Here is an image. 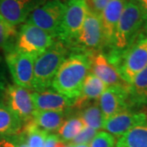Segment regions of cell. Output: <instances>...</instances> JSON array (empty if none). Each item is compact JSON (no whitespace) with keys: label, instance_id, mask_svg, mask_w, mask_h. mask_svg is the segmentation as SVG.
Instances as JSON below:
<instances>
[{"label":"cell","instance_id":"cell-3","mask_svg":"<svg viewBox=\"0 0 147 147\" xmlns=\"http://www.w3.org/2000/svg\"><path fill=\"white\" fill-rule=\"evenodd\" d=\"M68 55V47L57 40L46 52L37 57L34 65L33 89L41 92L51 87L56 74Z\"/></svg>","mask_w":147,"mask_h":147},{"label":"cell","instance_id":"cell-19","mask_svg":"<svg viewBox=\"0 0 147 147\" xmlns=\"http://www.w3.org/2000/svg\"><path fill=\"white\" fill-rule=\"evenodd\" d=\"M23 123L0 96V137H11L21 131Z\"/></svg>","mask_w":147,"mask_h":147},{"label":"cell","instance_id":"cell-34","mask_svg":"<svg viewBox=\"0 0 147 147\" xmlns=\"http://www.w3.org/2000/svg\"><path fill=\"white\" fill-rule=\"evenodd\" d=\"M144 33L147 35V18L145 21V23H144Z\"/></svg>","mask_w":147,"mask_h":147},{"label":"cell","instance_id":"cell-11","mask_svg":"<svg viewBox=\"0 0 147 147\" xmlns=\"http://www.w3.org/2000/svg\"><path fill=\"white\" fill-rule=\"evenodd\" d=\"M128 88L123 87H108L98 99V105L104 119L107 120L116 114L131 109Z\"/></svg>","mask_w":147,"mask_h":147},{"label":"cell","instance_id":"cell-20","mask_svg":"<svg viewBox=\"0 0 147 147\" xmlns=\"http://www.w3.org/2000/svg\"><path fill=\"white\" fill-rule=\"evenodd\" d=\"M131 108L147 105V67L136 76L128 89Z\"/></svg>","mask_w":147,"mask_h":147},{"label":"cell","instance_id":"cell-25","mask_svg":"<svg viewBox=\"0 0 147 147\" xmlns=\"http://www.w3.org/2000/svg\"><path fill=\"white\" fill-rule=\"evenodd\" d=\"M27 143L29 147H43L47 137V132L42 131L30 121L25 127Z\"/></svg>","mask_w":147,"mask_h":147},{"label":"cell","instance_id":"cell-7","mask_svg":"<svg viewBox=\"0 0 147 147\" xmlns=\"http://www.w3.org/2000/svg\"><path fill=\"white\" fill-rule=\"evenodd\" d=\"M105 47V37L100 17L89 10L79 38L71 48L72 53L93 55Z\"/></svg>","mask_w":147,"mask_h":147},{"label":"cell","instance_id":"cell-1","mask_svg":"<svg viewBox=\"0 0 147 147\" xmlns=\"http://www.w3.org/2000/svg\"><path fill=\"white\" fill-rule=\"evenodd\" d=\"M145 21V16L136 0H127L116 27L112 43L108 47V54H105L115 67L136 40Z\"/></svg>","mask_w":147,"mask_h":147},{"label":"cell","instance_id":"cell-16","mask_svg":"<svg viewBox=\"0 0 147 147\" xmlns=\"http://www.w3.org/2000/svg\"><path fill=\"white\" fill-rule=\"evenodd\" d=\"M127 0H110L100 14V21L105 37V47L112 43L116 27Z\"/></svg>","mask_w":147,"mask_h":147},{"label":"cell","instance_id":"cell-14","mask_svg":"<svg viewBox=\"0 0 147 147\" xmlns=\"http://www.w3.org/2000/svg\"><path fill=\"white\" fill-rule=\"evenodd\" d=\"M146 114L129 109L119 112L105 120L103 129L113 136L119 137L133 127L146 123Z\"/></svg>","mask_w":147,"mask_h":147},{"label":"cell","instance_id":"cell-13","mask_svg":"<svg viewBox=\"0 0 147 147\" xmlns=\"http://www.w3.org/2000/svg\"><path fill=\"white\" fill-rule=\"evenodd\" d=\"M91 73L100 79L107 87L129 88V84L122 79L115 66L109 61L105 53H95L91 56Z\"/></svg>","mask_w":147,"mask_h":147},{"label":"cell","instance_id":"cell-15","mask_svg":"<svg viewBox=\"0 0 147 147\" xmlns=\"http://www.w3.org/2000/svg\"><path fill=\"white\" fill-rule=\"evenodd\" d=\"M32 100L36 110L69 111L74 106V99L69 98L54 89H46L41 92H33Z\"/></svg>","mask_w":147,"mask_h":147},{"label":"cell","instance_id":"cell-12","mask_svg":"<svg viewBox=\"0 0 147 147\" xmlns=\"http://www.w3.org/2000/svg\"><path fill=\"white\" fill-rule=\"evenodd\" d=\"M46 0H0V16L16 26L26 21L30 14Z\"/></svg>","mask_w":147,"mask_h":147},{"label":"cell","instance_id":"cell-33","mask_svg":"<svg viewBox=\"0 0 147 147\" xmlns=\"http://www.w3.org/2000/svg\"><path fill=\"white\" fill-rule=\"evenodd\" d=\"M137 4L142 9V13L145 16V19L147 18V0H136Z\"/></svg>","mask_w":147,"mask_h":147},{"label":"cell","instance_id":"cell-22","mask_svg":"<svg viewBox=\"0 0 147 147\" xmlns=\"http://www.w3.org/2000/svg\"><path fill=\"white\" fill-rule=\"evenodd\" d=\"M78 116L83 120L86 127H89L96 131L103 128L105 119L98 105V101L82 108Z\"/></svg>","mask_w":147,"mask_h":147},{"label":"cell","instance_id":"cell-36","mask_svg":"<svg viewBox=\"0 0 147 147\" xmlns=\"http://www.w3.org/2000/svg\"><path fill=\"white\" fill-rule=\"evenodd\" d=\"M0 64H3V61H2V57H1V56H0Z\"/></svg>","mask_w":147,"mask_h":147},{"label":"cell","instance_id":"cell-37","mask_svg":"<svg viewBox=\"0 0 147 147\" xmlns=\"http://www.w3.org/2000/svg\"><path fill=\"white\" fill-rule=\"evenodd\" d=\"M66 147H71V144H69V145H67V146Z\"/></svg>","mask_w":147,"mask_h":147},{"label":"cell","instance_id":"cell-23","mask_svg":"<svg viewBox=\"0 0 147 147\" xmlns=\"http://www.w3.org/2000/svg\"><path fill=\"white\" fill-rule=\"evenodd\" d=\"M17 34L16 27L0 16V49L5 54L16 50Z\"/></svg>","mask_w":147,"mask_h":147},{"label":"cell","instance_id":"cell-29","mask_svg":"<svg viewBox=\"0 0 147 147\" xmlns=\"http://www.w3.org/2000/svg\"><path fill=\"white\" fill-rule=\"evenodd\" d=\"M67 144L63 142L57 135H47L43 147H66Z\"/></svg>","mask_w":147,"mask_h":147},{"label":"cell","instance_id":"cell-5","mask_svg":"<svg viewBox=\"0 0 147 147\" xmlns=\"http://www.w3.org/2000/svg\"><path fill=\"white\" fill-rule=\"evenodd\" d=\"M147 67V35L140 33L128 50L121 57L116 68L122 79L129 85L138 74Z\"/></svg>","mask_w":147,"mask_h":147},{"label":"cell","instance_id":"cell-28","mask_svg":"<svg viewBox=\"0 0 147 147\" xmlns=\"http://www.w3.org/2000/svg\"><path fill=\"white\" fill-rule=\"evenodd\" d=\"M87 4L91 11L100 16L101 12L103 11L105 6L110 2V0H86Z\"/></svg>","mask_w":147,"mask_h":147},{"label":"cell","instance_id":"cell-10","mask_svg":"<svg viewBox=\"0 0 147 147\" xmlns=\"http://www.w3.org/2000/svg\"><path fill=\"white\" fill-rule=\"evenodd\" d=\"M5 59L14 84L28 90L33 89L34 65L36 58L15 50L5 54Z\"/></svg>","mask_w":147,"mask_h":147},{"label":"cell","instance_id":"cell-26","mask_svg":"<svg viewBox=\"0 0 147 147\" xmlns=\"http://www.w3.org/2000/svg\"><path fill=\"white\" fill-rule=\"evenodd\" d=\"M115 137L106 131L96 133L89 143L90 147H115Z\"/></svg>","mask_w":147,"mask_h":147},{"label":"cell","instance_id":"cell-21","mask_svg":"<svg viewBox=\"0 0 147 147\" xmlns=\"http://www.w3.org/2000/svg\"><path fill=\"white\" fill-rule=\"evenodd\" d=\"M115 147H147V124L133 127L119 137Z\"/></svg>","mask_w":147,"mask_h":147},{"label":"cell","instance_id":"cell-24","mask_svg":"<svg viewBox=\"0 0 147 147\" xmlns=\"http://www.w3.org/2000/svg\"><path fill=\"white\" fill-rule=\"evenodd\" d=\"M85 124L79 116L66 118L62 125L58 129V137L63 142H71L84 130Z\"/></svg>","mask_w":147,"mask_h":147},{"label":"cell","instance_id":"cell-27","mask_svg":"<svg viewBox=\"0 0 147 147\" xmlns=\"http://www.w3.org/2000/svg\"><path fill=\"white\" fill-rule=\"evenodd\" d=\"M97 131L89 127H85L84 130L79 133L77 137L72 140L69 144L71 145H88L96 135Z\"/></svg>","mask_w":147,"mask_h":147},{"label":"cell","instance_id":"cell-35","mask_svg":"<svg viewBox=\"0 0 147 147\" xmlns=\"http://www.w3.org/2000/svg\"><path fill=\"white\" fill-rule=\"evenodd\" d=\"M71 147H90L88 145H71Z\"/></svg>","mask_w":147,"mask_h":147},{"label":"cell","instance_id":"cell-31","mask_svg":"<svg viewBox=\"0 0 147 147\" xmlns=\"http://www.w3.org/2000/svg\"><path fill=\"white\" fill-rule=\"evenodd\" d=\"M13 139H14L16 147H29L25 131L21 132L18 135H14Z\"/></svg>","mask_w":147,"mask_h":147},{"label":"cell","instance_id":"cell-18","mask_svg":"<svg viewBox=\"0 0 147 147\" xmlns=\"http://www.w3.org/2000/svg\"><path fill=\"white\" fill-rule=\"evenodd\" d=\"M69 111L36 110L32 122L46 132L58 131L67 118Z\"/></svg>","mask_w":147,"mask_h":147},{"label":"cell","instance_id":"cell-30","mask_svg":"<svg viewBox=\"0 0 147 147\" xmlns=\"http://www.w3.org/2000/svg\"><path fill=\"white\" fill-rule=\"evenodd\" d=\"M7 85H8V82L6 77L5 69L3 64H0V96H2Z\"/></svg>","mask_w":147,"mask_h":147},{"label":"cell","instance_id":"cell-4","mask_svg":"<svg viewBox=\"0 0 147 147\" xmlns=\"http://www.w3.org/2000/svg\"><path fill=\"white\" fill-rule=\"evenodd\" d=\"M65 4L58 40L71 49L79 38L89 8L86 0H68Z\"/></svg>","mask_w":147,"mask_h":147},{"label":"cell","instance_id":"cell-17","mask_svg":"<svg viewBox=\"0 0 147 147\" xmlns=\"http://www.w3.org/2000/svg\"><path fill=\"white\" fill-rule=\"evenodd\" d=\"M108 87L95 74L89 73L85 79L80 95L75 99L74 105L82 109L92 100H98L101 94Z\"/></svg>","mask_w":147,"mask_h":147},{"label":"cell","instance_id":"cell-6","mask_svg":"<svg viewBox=\"0 0 147 147\" xmlns=\"http://www.w3.org/2000/svg\"><path fill=\"white\" fill-rule=\"evenodd\" d=\"M65 4L60 0H48L30 14L29 22L48 33L56 39L59 37Z\"/></svg>","mask_w":147,"mask_h":147},{"label":"cell","instance_id":"cell-8","mask_svg":"<svg viewBox=\"0 0 147 147\" xmlns=\"http://www.w3.org/2000/svg\"><path fill=\"white\" fill-rule=\"evenodd\" d=\"M55 38L36 26L26 22L20 28L16 50L36 58L54 44Z\"/></svg>","mask_w":147,"mask_h":147},{"label":"cell","instance_id":"cell-2","mask_svg":"<svg viewBox=\"0 0 147 147\" xmlns=\"http://www.w3.org/2000/svg\"><path fill=\"white\" fill-rule=\"evenodd\" d=\"M91 56L81 53L70 54L56 74L52 83L53 89L69 98H78L91 71Z\"/></svg>","mask_w":147,"mask_h":147},{"label":"cell","instance_id":"cell-9","mask_svg":"<svg viewBox=\"0 0 147 147\" xmlns=\"http://www.w3.org/2000/svg\"><path fill=\"white\" fill-rule=\"evenodd\" d=\"M2 98L7 106L26 124L33 120L35 107L30 90L16 84L7 86Z\"/></svg>","mask_w":147,"mask_h":147},{"label":"cell","instance_id":"cell-32","mask_svg":"<svg viewBox=\"0 0 147 147\" xmlns=\"http://www.w3.org/2000/svg\"><path fill=\"white\" fill-rule=\"evenodd\" d=\"M0 147H16L13 136L0 137Z\"/></svg>","mask_w":147,"mask_h":147}]
</instances>
